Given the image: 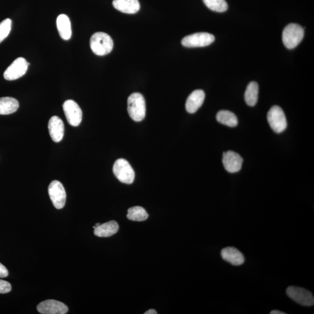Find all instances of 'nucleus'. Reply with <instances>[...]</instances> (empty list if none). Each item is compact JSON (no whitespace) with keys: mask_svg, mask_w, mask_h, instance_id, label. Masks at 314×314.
I'll use <instances>...</instances> for the list:
<instances>
[{"mask_svg":"<svg viewBox=\"0 0 314 314\" xmlns=\"http://www.w3.org/2000/svg\"><path fill=\"white\" fill-rule=\"evenodd\" d=\"M100 226H101V224L100 223H97L96 224V226L95 227H96V228H97V227H99Z\"/></svg>","mask_w":314,"mask_h":314,"instance_id":"29","label":"nucleus"},{"mask_svg":"<svg viewBox=\"0 0 314 314\" xmlns=\"http://www.w3.org/2000/svg\"><path fill=\"white\" fill-rule=\"evenodd\" d=\"M113 5L117 10L129 14L137 13L141 8L138 0H114Z\"/></svg>","mask_w":314,"mask_h":314,"instance_id":"16","label":"nucleus"},{"mask_svg":"<svg viewBox=\"0 0 314 314\" xmlns=\"http://www.w3.org/2000/svg\"><path fill=\"white\" fill-rule=\"evenodd\" d=\"M113 172L115 176L122 183L130 185L134 180L135 173L132 167L125 159L117 160L114 163Z\"/></svg>","mask_w":314,"mask_h":314,"instance_id":"4","label":"nucleus"},{"mask_svg":"<svg viewBox=\"0 0 314 314\" xmlns=\"http://www.w3.org/2000/svg\"><path fill=\"white\" fill-rule=\"evenodd\" d=\"M49 194L53 205L58 210L63 209L65 205L66 194L64 187L60 182L53 181L49 186Z\"/></svg>","mask_w":314,"mask_h":314,"instance_id":"7","label":"nucleus"},{"mask_svg":"<svg viewBox=\"0 0 314 314\" xmlns=\"http://www.w3.org/2000/svg\"><path fill=\"white\" fill-rule=\"evenodd\" d=\"M58 31L62 39L70 40L72 36L71 24L69 17L65 14H61L57 19Z\"/></svg>","mask_w":314,"mask_h":314,"instance_id":"17","label":"nucleus"},{"mask_svg":"<svg viewBox=\"0 0 314 314\" xmlns=\"http://www.w3.org/2000/svg\"><path fill=\"white\" fill-rule=\"evenodd\" d=\"M11 285L9 282L0 279V294H8L11 290Z\"/></svg>","mask_w":314,"mask_h":314,"instance_id":"25","label":"nucleus"},{"mask_svg":"<svg viewBox=\"0 0 314 314\" xmlns=\"http://www.w3.org/2000/svg\"><path fill=\"white\" fill-rule=\"evenodd\" d=\"M304 30L300 25L290 24L284 29L282 41L284 45L288 49H294L302 41Z\"/></svg>","mask_w":314,"mask_h":314,"instance_id":"3","label":"nucleus"},{"mask_svg":"<svg viewBox=\"0 0 314 314\" xmlns=\"http://www.w3.org/2000/svg\"><path fill=\"white\" fill-rule=\"evenodd\" d=\"M148 217V214L143 207L136 206L130 208L128 211L127 218L133 221H144Z\"/></svg>","mask_w":314,"mask_h":314,"instance_id":"22","label":"nucleus"},{"mask_svg":"<svg viewBox=\"0 0 314 314\" xmlns=\"http://www.w3.org/2000/svg\"><path fill=\"white\" fill-rule=\"evenodd\" d=\"M157 312L153 309H150L149 310L146 311L144 314H156Z\"/></svg>","mask_w":314,"mask_h":314,"instance_id":"27","label":"nucleus"},{"mask_svg":"<svg viewBox=\"0 0 314 314\" xmlns=\"http://www.w3.org/2000/svg\"><path fill=\"white\" fill-rule=\"evenodd\" d=\"M90 43L92 52L99 56L111 53L114 48L112 38L104 32H97L92 35Z\"/></svg>","mask_w":314,"mask_h":314,"instance_id":"1","label":"nucleus"},{"mask_svg":"<svg viewBox=\"0 0 314 314\" xmlns=\"http://www.w3.org/2000/svg\"><path fill=\"white\" fill-rule=\"evenodd\" d=\"M19 108L18 100L12 97L0 98V115H9L15 113Z\"/></svg>","mask_w":314,"mask_h":314,"instance_id":"19","label":"nucleus"},{"mask_svg":"<svg viewBox=\"0 0 314 314\" xmlns=\"http://www.w3.org/2000/svg\"><path fill=\"white\" fill-rule=\"evenodd\" d=\"M128 111L130 118L134 121H142L145 118L146 101L141 93H134L129 97Z\"/></svg>","mask_w":314,"mask_h":314,"instance_id":"2","label":"nucleus"},{"mask_svg":"<svg viewBox=\"0 0 314 314\" xmlns=\"http://www.w3.org/2000/svg\"><path fill=\"white\" fill-rule=\"evenodd\" d=\"M8 271L1 263H0V278H4L8 277Z\"/></svg>","mask_w":314,"mask_h":314,"instance_id":"26","label":"nucleus"},{"mask_svg":"<svg viewBox=\"0 0 314 314\" xmlns=\"http://www.w3.org/2000/svg\"><path fill=\"white\" fill-rule=\"evenodd\" d=\"M216 120L220 124L229 127H235L238 124V120L234 113L227 110H222L216 114Z\"/></svg>","mask_w":314,"mask_h":314,"instance_id":"20","label":"nucleus"},{"mask_svg":"<svg viewBox=\"0 0 314 314\" xmlns=\"http://www.w3.org/2000/svg\"><path fill=\"white\" fill-rule=\"evenodd\" d=\"M286 294L295 302L304 306L310 307L314 304L312 294L304 288L289 286L287 288Z\"/></svg>","mask_w":314,"mask_h":314,"instance_id":"8","label":"nucleus"},{"mask_svg":"<svg viewBox=\"0 0 314 314\" xmlns=\"http://www.w3.org/2000/svg\"><path fill=\"white\" fill-rule=\"evenodd\" d=\"M63 109L64 111L68 122L72 126H78L82 120V111L79 105L75 101L69 100L65 101L63 104Z\"/></svg>","mask_w":314,"mask_h":314,"instance_id":"10","label":"nucleus"},{"mask_svg":"<svg viewBox=\"0 0 314 314\" xmlns=\"http://www.w3.org/2000/svg\"><path fill=\"white\" fill-rule=\"evenodd\" d=\"M271 314H285V312H283L282 311H280L278 310H274V311H272L270 312Z\"/></svg>","mask_w":314,"mask_h":314,"instance_id":"28","label":"nucleus"},{"mask_svg":"<svg viewBox=\"0 0 314 314\" xmlns=\"http://www.w3.org/2000/svg\"><path fill=\"white\" fill-rule=\"evenodd\" d=\"M49 133L53 141L56 143L60 142L64 135V125L57 116L50 118L48 125Z\"/></svg>","mask_w":314,"mask_h":314,"instance_id":"13","label":"nucleus"},{"mask_svg":"<svg viewBox=\"0 0 314 314\" xmlns=\"http://www.w3.org/2000/svg\"><path fill=\"white\" fill-rule=\"evenodd\" d=\"M220 255L223 260L233 265L239 266L244 262L243 254L235 248L228 247L222 249Z\"/></svg>","mask_w":314,"mask_h":314,"instance_id":"15","label":"nucleus"},{"mask_svg":"<svg viewBox=\"0 0 314 314\" xmlns=\"http://www.w3.org/2000/svg\"><path fill=\"white\" fill-rule=\"evenodd\" d=\"M12 28V20L7 18L0 23V43L6 39L11 32Z\"/></svg>","mask_w":314,"mask_h":314,"instance_id":"24","label":"nucleus"},{"mask_svg":"<svg viewBox=\"0 0 314 314\" xmlns=\"http://www.w3.org/2000/svg\"><path fill=\"white\" fill-rule=\"evenodd\" d=\"M205 99V93L202 90L193 92L187 99L186 111L190 114L196 113L201 107Z\"/></svg>","mask_w":314,"mask_h":314,"instance_id":"14","label":"nucleus"},{"mask_svg":"<svg viewBox=\"0 0 314 314\" xmlns=\"http://www.w3.org/2000/svg\"><path fill=\"white\" fill-rule=\"evenodd\" d=\"M205 5L212 11L223 12L228 8L226 0H203Z\"/></svg>","mask_w":314,"mask_h":314,"instance_id":"23","label":"nucleus"},{"mask_svg":"<svg viewBox=\"0 0 314 314\" xmlns=\"http://www.w3.org/2000/svg\"><path fill=\"white\" fill-rule=\"evenodd\" d=\"M37 311L43 314H65L69 312V307L65 304L54 300H48L40 303L37 307Z\"/></svg>","mask_w":314,"mask_h":314,"instance_id":"11","label":"nucleus"},{"mask_svg":"<svg viewBox=\"0 0 314 314\" xmlns=\"http://www.w3.org/2000/svg\"><path fill=\"white\" fill-rule=\"evenodd\" d=\"M119 230L118 223L115 220L101 224L99 227L95 229L94 233L97 236L108 237L116 234Z\"/></svg>","mask_w":314,"mask_h":314,"instance_id":"18","label":"nucleus"},{"mask_svg":"<svg viewBox=\"0 0 314 314\" xmlns=\"http://www.w3.org/2000/svg\"><path fill=\"white\" fill-rule=\"evenodd\" d=\"M214 41L215 37L212 34L200 32L186 36L181 43L186 48H203L210 45Z\"/></svg>","mask_w":314,"mask_h":314,"instance_id":"6","label":"nucleus"},{"mask_svg":"<svg viewBox=\"0 0 314 314\" xmlns=\"http://www.w3.org/2000/svg\"><path fill=\"white\" fill-rule=\"evenodd\" d=\"M258 91L259 87L257 82H252L248 84L244 94L245 101L248 105L253 107L257 104Z\"/></svg>","mask_w":314,"mask_h":314,"instance_id":"21","label":"nucleus"},{"mask_svg":"<svg viewBox=\"0 0 314 314\" xmlns=\"http://www.w3.org/2000/svg\"><path fill=\"white\" fill-rule=\"evenodd\" d=\"M29 65V63L24 58L19 57L16 59L4 72V79L11 81L22 77L26 74Z\"/></svg>","mask_w":314,"mask_h":314,"instance_id":"9","label":"nucleus"},{"mask_svg":"<svg viewBox=\"0 0 314 314\" xmlns=\"http://www.w3.org/2000/svg\"><path fill=\"white\" fill-rule=\"evenodd\" d=\"M267 120L275 132L281 133L287 128V121L285 113L279 106L275 105L272 107L268 114Z\"/></svg>","mask_w":314,"mask_h":314,"instance_id":"5","label":"nucleus"},{"mask_svg":"<svg viewBox=\"0 0 314 314\" xmlns=\"http://www.w3.org/2000/svg\"><path fill=\"white\" fill-rule=\"evenodd\" d=\"M243 162L242 157L234 151H228L223 153L222 163L225 169L228 172H239L242 167Z\"/></svg>","mask_w":314,"mask_h":314,"instance_id":"12","label":"nucleus"}]
</instances>
